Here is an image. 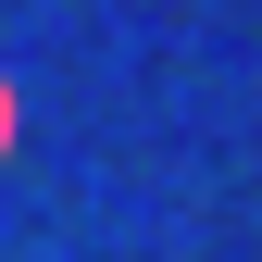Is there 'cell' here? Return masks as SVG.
I'll list each match as a JSON object with an SVG mask.
<instances>
[{"mask_svg":"<svg viewBox=\"0 0 262 262\" xmlns=\"http://www.w3.org/2000/svg\"><path fill=\"white\" fill-rule=\"evenodd\" d=\"M0 150H13V88H0Z\"/></svg>","mask_w":262,"mask_h":262,"instance_id":"obj_1","label":"cell"}]
</instances>
